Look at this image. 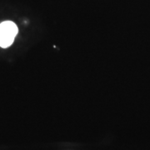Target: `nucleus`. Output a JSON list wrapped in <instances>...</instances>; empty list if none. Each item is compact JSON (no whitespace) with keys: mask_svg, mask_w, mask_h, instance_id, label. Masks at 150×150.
I'll use <instances>...</instances> for the list:
<instances>
[{"mask_svg":"<svg viewBox=\"0 0 150 150\" xmlns=\"http://www.w3.org/2000/svg\"><path fill=\"white\" fill-rule=\"evenodd\" d=\"M18 33L17 25L11 21L0 23V47L8 48L13 43Z\"/></svg>","mask_w":150,"mask_h":150,"instance_id":"f257e3e1","label":"nucleus"}]
</instances>
